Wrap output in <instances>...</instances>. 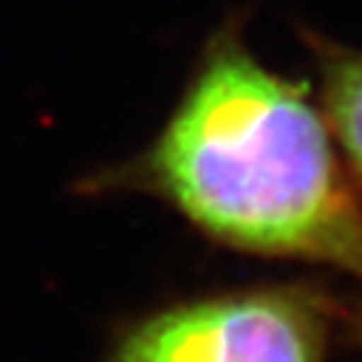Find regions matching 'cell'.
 <instances>
[{
    "label": "cell",
    "mask_w": 362,
    "mask_h": 362,
    "mask_svg": "<svg viewBox=\"0 0 362 362\" xmlns=\"http://www.w3.org/2000/svg\"><path fill=\"white\" fill-rule=\"evenodd\" d=\"M148 180L223 245L362 279V207L306 91L223 38L145 161Z\"/></svg>",
    "instance_id": "obj_1"
},
{
    "label": "cell",
    "mask_w": 362,
    "mask_h": 362,
    "mask_svg": "<svg viewBox=\"0 0 362 362\" xmlns=\"http://www.w3.org/2000/svg\"><path fill=\"white\" fill-rule=\"evenodd\" d=\"M322 322L285 290L191 300L129 330L116 362H322Z\"/></svg>",
    "instance_id": "obj_2"
},
{
    "label": "cell",
    "mask_w": 362,
    "mask_h": 362,
    "mask_svg": "<svg viewBox=\"0 0 362 362\" xmlns=\"http://www.w3.org/2000/svg\"><path fill=\"white\" fill-rule=\"evenodd\" d=\"M325 118L362 182V54L325 59Z\"/></svg>",
    "instance_id": "obj_3"
}]
</instances>
